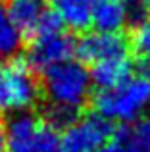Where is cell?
Here are the masks:
<instances>
[{"label":"cell","mask_w":150,"mask_h":152,"mask_svg":"<svg viewBox=\"0 0 150 152\" xmlns=\"http://www.w3.org/2000/svg\"><path fill=\"white\" fill-rule=\"evenodd\" d=\"M48 10V0H4V12L21 27L27 37L37 31Z\"/></svg>","instance_id":"obj_8"},{"label":"cell","mask_w":150,"mask_h":152,"mask_svg":"<svg viewBox=\"0 0 150 152\" xmlns=\"http://www.w3.org/2000/svg\"><path fill=\"white\" fill-rule=\"evenodd\" d=\"M116 133L114 121L98 112L81 114L62 131V152H98Z\"/></svg>","instance_id":"obj_5"},{"label":"cell","mask_w":150,"mask_h":152,"mask_svg":"<svg viewBox=\"0 0 150 152\" xmlns=\"http://www.w3.org/2000/svg\"><path fill=\"white\" fill-rule=\"evenodd\" d=\"M131 41L121 35V31H85L77 39V58L83 64H98L104 60L129 58Z\"/></svg>","instance_id":"obj_6"},{"label":"cell","mask_w":150,"mask_h":152,"mask_svg":"<svg viewBox=\"0 0 150 152\" xmlns=\"http://www.w3.org/2000/svg\"><path fill=\"white\" fill-rule=\"evenodd\" d=\"M98 152H141L139 146H137L135 139H133L131 127H121V129H116L114 137L106 142Z\"/></svg>","instance_id":"obj_15"},{"label":"cell","mask_w":150,"mask_h":152,"mask_svg":"<svg viewBox=\"0 0 150 152\" xmlns=\"http://www.w3.org/2000/svg\"><path fill=\"white\" fill-rule=\"evenodd\" d=\"M90 102L94 112L110 121L123 125L135 123L150 110V81L131 75L117 87L96 91Z\"/></svg>","instance_id":"obj_2"},{"label":"cell","mask_w":150,"mask_h":152,"mask_svg":"<svg viewBox=\"0 0 150 152\" xmlns=\"http://www.w3.org/2000/svg\"><path fill=\"white\" fill-rule=\"evenodd\" d=\"M0 152H10L8 150V125L0 118Z\"/></svg>","instance_id":"obj_20"},{"label":"cell","mask_w":150,"mask_h":152,"mask_svg":"<svg viewBox=\"0 0 150 152\" xmlns=\"http://www.w3.org/2000/svg\"><path fill=\"white\" fill-rule=\"evenodd\" d=\"M23 152H62V133L42 119L37 135Z\"/></svg>","instance_id":"obj_13"},{"label":"cell","mask_w":150,"mask_h":152,"mask_svg":"<svg viewBox=\"0 0 150 152\" xmlns=\"http://www.w3.org/2000/svg\"><path fill=\"white\" fill-rule=\"evenodd\" d=\"M131 133L141 152H150V115H144L131 125Z\"/></svg>","instance_id":"obj_18"},{"label":"cell","mask_w":150,"mask_h":152,"mask_svg":"<svg viewBox=\"0 0 150 152\" xmlns=\"http://www.w3.org/2000/svg\"><path fill=\"white\" fill-rule=\"evenodd\" d=\"M135 71L139 77L150 81V56H139V60L135 64Z\"/></svg>","instance_id":"obj_19"},{"label":"cell","mask_w":150,"mask_h":152,"mask_svg":"<svg viewBox=\"0 0 150 152\" xmlns=\"http://www.w3.org/2000/svg\"><path fill=\"white\" fill-rule=\"evenodd\" d=\"M94 0H48V8L69 31L85 33L92 27Z\"/></svg>","instance_id":"obj_7"},{"label":"cell","mask_w":150,"mask_h":152,"mask_svg":"<svg viewBox=\"0 0 150 152\" xmlns=\"http://www.w3.org/2000/svg\"><path fill=\"white\" fill-rule=\"evenodd\" d=\"M129 25L137 27L150 15V0H123Z\"/></svg>","instance_id":"obj_17"},{"label":"cell","mask_w":150,"mask_h":152,"mask_svg":"<svg viewBox=\"0 0 150 152\" xmlns=\"http://www.w3.org/2000/svg\"><path fill=\"white\" fill-rule=\"evenodd\" d=\"M2 4H4V0H0V8H2Z\"/></svg>","instance_id":"obj_21"},{"label":"cell","mask_w":150,"mask_h":152,"mask_svg":"<svg viewBox=\"0 0 150 152\" xmlns=\"http://www.w3.org/2000/svg\"><path fill=\"white\" fill-rule=\"evenodd\" d=\"M42 119L37 118L33 112H19L12 114L6 121L8 125V150L10 152H23L37 135Z\"/></svg>","instance_id":"obj_9"},{"label":"cell","mask_w":150,"mask_h":152,"mask_svg":"<svg viewBox=\"0 0 150 152\" xmlns=\"http://www.w3.org/2000/svg\"><path fill=\"white\" fill-rule=\"evenodd\" d=\"M27 35L4 10H0V62L14 60L25 50Z\"/></svg>","instance_id":"obj_12"},{"label":"cell","mask_w":150,"mask_h":152,"mask_svg":"<svg viewBox=\"0 0 150 152\" xmlns=\"http://www.w3.org/2000/svg\"><path fill=\"white\" fill-rule=\"evenodd\" d=\"M42 96L50 106L69 108L83 112V108L92 100V79L81 60H66L52 66L42 73L41 81Z\"/></svg>","instance_id":"obj_1"},{"label":"cell","mask_w":150,"mask_h":152,"mask_svg":"<svg viewBox=\"0 0 150 152\" xmlns=\"http://www.w3.org/2000/svg\"><path fill=\"white\" fill-rule=\"evenodd\" d=\"M79 115H81V112H77V110H69V108H60V106H50V104H46L42 119L62 133L64 129H68V127L71 125Z\"/></svg>","instance_id":"obj_14"},{"label":"cell","mask_w":150,"mask_h":152,"mask_svg":"<svg viewBox=\"0 0 150 152\" xmlns=\"http://www.w3.org/2000/svg\"><path fill=\"white\" fill-rule=\"evenodd\" d=\"M125 25H129V19L123 0H94L92 29L121 31Z\"/></svg>","instance_id":"obj_11"},{"label":"cell","mask_w":150,"mask_h":152,"mask_svg":"<svg viewBox=\"0 0 150 152\" xmlns=\"http://www.w3.org/2000/svg\"><path fill=\"white\" fill-rule=\"evenodd\" d=\"M77 56V39L64 29L42 31L31 37L29 45L25 46V62L37 73H44L52 66L71 60Z\"/></svg>","instance_id":"obj_4"},{"label":"cell","mask_w":150,"mask_h":152,"mask_svg":"<svg viewBox=\"0 0 150 152\" xmlns=\"http://www.w3.org/2000/svg\"><path fill=\"white\" fill-rule=\"evenodd\" d=\"M42 96L37 71L29 67L25 60L0 62V115H12L29 112Z\"/></svg>","instance_id":"obj_3"},{"label":"cell","mask_w":150,"mask_h":152,"mask_svg":"<svg viewBox=\"0 0 150 152\" xmlns=\"http://www.w3.org/2000/svg\"><path fill=\"white\" fill-rule=\"evenodd\" d=\"M131 48L139 56H150V15L143 23H139L137 27H133Z\"/></svg>","instance_id":"obj_16"},{"label":"cell","mask_w":150,"mask_h":152,"mask_svg":"<svg viewBox=\"0 0 150 152\" xmlns=\"http://www.w3.org/2000/svg\"><path fill=\"white\" fill-rule=\"evenodd\" d=\"M133 66L129 58H116V60H104L90 66V79L96 91L112 89L131 77Z\"/></svg>","instance_id":"obj_10"}]
</instances>
